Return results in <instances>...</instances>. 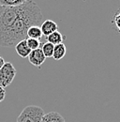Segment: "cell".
<instances>
[{"label":"cell","instance_id":"14","mask_svg":"<svg viewBox=\"0 0 120 122\" xmlns=\"http://www.w3.org/2000/svg\"><path fill=\"white\" fill-rule=\"evenodd\" d=\"M114 23H115L117 30L120 32V10H118L114 16Z\"/></svg>","mask_w":120,"mask_h":122},{"label":"cell","instance_id":"1","mask_svg":"<svg viewBox=\"0 0 120 122\" xmlns=\"http://www.w3.org/2000/svg\"><path fill=\"white\" fill-rule=\"evenodd\" d=\"M43 21V15L37 3L32 0L23 4L21 15L13 25L0 38V45L13 47L21 41L26 40V32L32 25H40Z\"/></svg>","mask_w":120,"mask_h":122},{"label":"cell","instance_id":"3","mask_svg":"<svg viewBox=\"0 0 120 122\" xmlns=\"http://www.w3.org/2000/svg\"><path fill=\"white\" fill-rule=\"evenodd\" d=\"M17 71L10 62H5L4 66L0 70V86L6 88L9 86L16 76Z\"/></svg>","mask_w":120,"mask_h":122},{"label":"cell","instance_id":"4","mask_svg":"<svg viewBox=\"0 0 120 122\" xmlns=\"http://www.w3.org/2000/svg\"><path fill=\"white\" fill-rule=\"evenodd\" d=\"M27 58H28L30 63L33 66L37 67V68H40L44 63V61L46 60V57H45L41 48H39V49L31 51V53H30V55L28 56Z\"/></svg>","mask_w":120,"mask_h":122},{"label":"cell","instance_id":"10","mask_svg":"<svg viewBox=\"0 0 120 122\" xmlns=\"http://www.w3.org/2000/svg\"><path fill=\"white\" fill-rule=\"evenodd\" d=\"M63 40H64V37L58 30L52 33L51 35H49L47 37V41L52 43V44H54V45H57L59 43H63Z\"/></svg>","mask_w":120,"mask_h":122},{"label":"cell","instance_id":"6","mask_svg":"<svg viewBox=\"0 0 120 122\" xmlns=\"http://www.w3.org/2000/svg\"><path fill=\"white\" fill-rule=\"evenodd\" d=\"M15 51L18 54V56H20L23 58H27L31 53V50L27 45L26 40H23V41H19L15 45Z\"/></svg>","mask_w":120,"mask_h":122},{"label":"cell","instance_id":"5","mask_svg":"<svg viewBox=\"0 0 120 122\" xmlns=\"http://www.w3.org/2000/svg\"><path fill=\"white\" fill-rule=\"evenodd\" d=\"M40 29H41V32H42V35L48 37L52 33L57 31L58 25L53 20H45L44 22H42L41 25H40Z\"/></svg>","mask_w":120,"mask_h":122},{"label":"cell","instance_id":"8","mask_svg":"<svg viewBox=\"0 0 120 122\" xmlns=\"http://www.w3.org/2000/svg\"><path fill=\"white\" fill-rule=\"evenodd\" d=\"M26 36L27 38L30 39H35V40H40L42 38V32L40 29V26L39 25H32L28 28V30L26 32Z\"/></svg>","mask_w":120,"mask_h":122},{"label":"cell","instance_id":"13","mask_svg":"<svg viewBox=\"0 0 120 122\" xmlns=\"http://www.w3.org/2000/svg\"><path fill=\"white\" fill-rule=\"evenodd\" d=\"M26 42H27V45L31 51L40 48V44H41L40 40H35V39H30V38L26 39Z\"/></svg>","mask_w":120,"mask_h":122},{"label":"cell","instance_id":"11","mask_svg":"<svg viewBox=\"0 0 120 122\" xmlns=\"http://www.w3.org/2000/svg\"><path fill=\"white\" fill-rule=\"evenodd\" d=\"M28 0H0V7H18L25 4Z\"/></svg>","mask_w":120,"mask_h":122},{"label":"cell","instance_id":"2","mask_svg":"<svg viewBox=\"0 0 120 122\" xmlns=\"http://www.w3.org/2000/svg\"><path fill=\"white\" fill-rule=\"evenodd\" d=\"M44 116V111L37 105H28L23 109L16 122H40Z\"/></svg>","mask_w":120,"mask_h":122},{"label":"cell","instance_id":"7","mask_svg":"<svg viewBox=\"0 0 120 122\" xmlns=\"http://www.w3.org/2000/svg\"><path fill=\"white\" fill-rule=\"evenodd\" d=\"M40 122H66L65 118L60 115L59 113L55 111L49 112L47 114H44L42 119Z\"/></svg>","mask_w":120,"mask_h":122},{"label":"cell","instance_id":"12","mask_svg":"<svg viewBox=\"0 0 120 122\" xmlns=\"http://www.w3.org/2000/svg\"><path fill=\"white\" fill-rule=\"evenodd\" d=\"M54 49H55V45L46 41L45 43L42 44L41 47V50L44 54L45 57L46 58H50V57H53V54H54Z\"/></svg>","mask_w":120,"mask_h":122},{"label":"cell","instance_id":"16","mask_svg":"<svg viewBox=\"0 0 120 122\" xmlns=\"http://www.w3.org/2000/svg\"><path fill=\"white\" fill-rule=\"evenodd\" d=\"M4 64H5V60H4V58L0 56V70L2 69V67L4 66Z\"/></svg>","mask_w":120,"mask_h":122},{"label":"cell","instance_id":"9","mask_svg":"<svg viewBox=\"0 0 120 122\" xmlns=\"http://www.w3.org/2000/svg\"><path fill=\"white\" fill-rule=\"evenodd\" d=\"M66 53H67V48L64 43H59L57 45H55L53 58H55V60H60L65 56Z\"/></svg>","mask_w":120,"mask_h":122},{"label":"cell","instance_id":"15","mask_svg":"<svg viewBox=\"0 0 120 122\" xmlns=\"http://www.w3.org/2000/svg\"><path fill=\"white\" fill-rule=\"evenodd\" d=\"M5 97H6V90L2 86H0V102H2L4 101Z\"/></svg>","mask_w":120,"mask_h":122}]
</instances>
